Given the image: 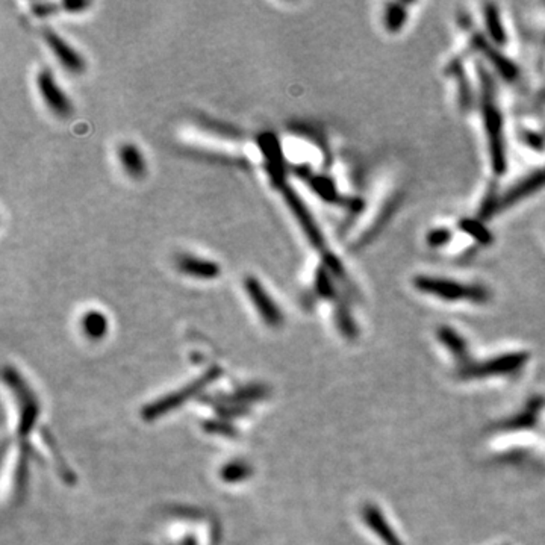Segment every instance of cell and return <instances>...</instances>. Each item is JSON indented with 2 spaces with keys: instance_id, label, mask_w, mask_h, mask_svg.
Returning <instances> with one entry per match:
<instances>
[{
  "instance_id": "5",
  "label": "cell",
  "mask_w": 545,
  "mask_h": 545,
  "mask_svg": "<svg viewBox=\"0 0 545 545\" xmlns=\"http://www.w3.org/2000/svg\"><path fill=\"white\" fill-rule=\"evenodd\" d=\"M244 288L248 299L253 303V306L258 309L264 322L272 326L279 324L280 320H282V314H280V309L276 306L275 300L271 299V295L261 284V280L256 276H247L244 279Z\"/></svg>"
},
{
  "instance_id": "2",
  "label": "cell",
  "mask_w": 545,
  "mask_h": 545,
  "mask_svg": "<svg viewBox=\"0 0 545 545\" xmlns=\"http://www.w3.org/2000/svg\"><path fill=\"white\" fill-rule=\"evenodd\" d=\"M490 84L485 86V126L488 133V144H490V155L494 172L501 174L506 167V158H504V141H503V127L499 108L495 107L491 99Z\"/></svg>"
},
{
  "instance_id": "13",
  "label": "cell",
  "mask_w": 545,
  "mask_h": 545,
  "mask_svg": "<svg viewBox=\"0 0 545 545\" xmlns=\"http://www.w3.org/2000/svg\"><path fill=\"white\" fill-rule=\"evenodd\" d=\"M62 6L67 8L68 11H77V10H84V8L90 6V3H86V2H67V3H64Z\"/></svg>"
},
{
  "instance_id": "10",
  "label": "cell",
  "mask_w": 545,
  "mask_h": 545,
  "mask_svg": "<svg viewBox=\"0 0 545 545\" xmlns=\"http://www.w3.org/2000/svg\"><path fill=\"white\" fill-rule=\"evenodd\" d=\"M486 23H488V30H490L491 37L495 39L497 43L501 44L504 41V29L501 26V20L499 11L495 10L494 6H488L486 10Z\"/></svg>"
},
{
  "instance_id": "11",
  "label": "cell",
  "mask_w": 545,
  "mask_h": 545,
  "mask_svg": "<svg viewBox=\"0 0 545 545\" xmlns=\"http://www.w3.org/2000/svg\"><path fill=\"white\" fill-rule=\"evenodd\" d=\"M406 11L403 5H391L385 15V26L391 32H397L405 25Z\"/></svg>"
},
{
  "instance_id": "1",
  "label": "cell",
  "mask_w": 545,
  "mask_h": 545,
  "mask_svg": "<svg viewBox=\"0 0 545 545\" xmlns=\"http://www.w3.org/2000/svg\"><path fill=\"white\" fill-rule=\"evenodd\" d=\"M414 285L416 290L434 295L443 300H470L483 302L486 300V290L482 286L458 282V280L435 277V276H416L414 277Z\"/></svg>"
},
{
  "instance_id": "8",
  "label": "cell",
  "mask_w": 545,
  "mask_h": 545,
  "mask_svg": "<svg viewBox=\"0 0 545 545\" xmlns=\"http://www.w3.org/2000/svg\"><path fill=\"white\" fill-rule=\"evenodd\" d=\"M118 161L131 178H141L146 173V161L141 150L132 142H124L117 150Z\"/></svg>"
},
{
  "instance_id": "7",
  "label": "cell",
  "mask_w": 545,
  "mask_h": 545,
  "mask_svg": "<svg viewBox=\"0 0 545 545\" xmlns=\"http://www.w3.org/2000/svg\"><path fill=\"white\" fill-rule=\"evenodd\" d=\"M176 267L185 276L203 280L217 279L221 275V268L217 262L194 255H181L176 259Z\"/></svg>"
},
{
  "instance_id": "9",
  "label": "cell",
  "mask_w": 545,
  "mask_h": 545,
  "mask_svg": "<svg viewBox=\"0 0 545 545\" xmlns=\"http://www.w3.org/2000/svg\"><path fill=\"white\" fill-rule=\"evenodd\" d=\"M82 326L90 335H93V336L98 335L99 336L100 333L105 332L107 320H105V317H103L102 312L90 311V312H86V314L84 315Z\"/></svg>"
},
{
  "instance_id": "6",
  "label": "cell",
  "mask_w": 545,
  "mask_h": 545,
  "mask_svg": "<svg viewBox=\"0 0 545 545\" xmlns=\"http://www.w3.org/2000/svg\"><path fill=\"white\" fill-rule=\"evenodd\" d=\"M44 39L47 46L50 47L52 53L55 55V58L58 59L61 66L68 70L70 73L79 75L85 70V59L82 58V55L79 53L73 46L68 41H66L61 35L56 34V32L46 29L44 30Z\"/></svg>"
},
{
  "instance_id": "12",
  "label": "cell",
  "mask_w": 545,
  "mask_h": 545,
  "mask_svg": "<svg viewBox=\"0 0 545 545\" xmlns=\"http://www.w3.org/2000/svg\"><path fill=\"white\" fill-rule=\"evenodd\" d=\"M30 8H32V11H34L35 15H39V17H43V15L53 14L56 8H58V5H55V3H34V5H30Z\"/></svg>"
},
{
  "instance_id": "3",
  "label": "cell",
  "mask_w": 545,
  "mask_h": 545,
  "mask_svg": "<svg viewBox=\"0 0 545 545\" xmlns=\"http://www.w3.org/2000/svg\"><path fill=\"white\" fill-rule=\"evenodd\" d=\"M37 88L46 107L58 117H68L73 112V107L67 94L59 88L50 70L43 68L37 75Z\"/></svg>"
},
{
  "instance_id": "4",
  "label": "cell",
  "mask_w": 545,
  "mask_h": 545,
  "mask_svg": "<svg viewBox=\"0 0 545 545\" xmlns=\"http://www.w3.org/2000/svg\"><path fill=\"white\" fill-rule=\"evenodd\" d=\"M284 198H285V203L290 207V211L293 212V215L297 220V223L300 224V228L303 229L304 235H306L308 241L317 247V248H322L324 246V237L322 234V230H320L317 221L312 217V214L309 212V210L304 205L303 200L299 197L297 192H295L291 187H285L284 188Z\"/></svg>"
}]
</instances>
